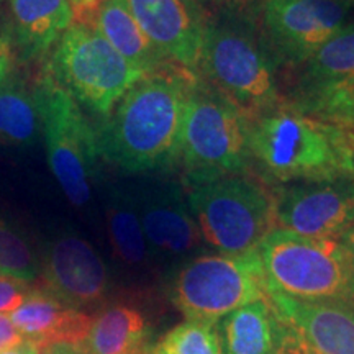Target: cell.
<instances>
[{"instance_id": "7c38bea8", "label": "cell", "mask_w": 354, "mask_h": 354, "mask_svg": "<svg viewBox=\"0 0 354 354\" xmlns=\"http://www.w3.org/2000/svg\"><path fill=\"white\" fill-rule=\"evenodd\" d=\"M43 287L61 302L91 315L107 302L110 274L91 243L66 233L46 248Z\"/></svg>"}, {"instance_id": "8fae6325", "label": "cell", "mask_w": 354, "mask_h": 354, "mask_svg": "<svg viewBox=\"0 0 354 354\" xmlns=\"http://www.w3.org/2000/svg\"><path fill=\"white\" fill-rule=\"evenodd\" d=\"M279 228L307 238H335L354 220V179L338 174L272 189Z\"/></svg>"}, {"instance_id": "6da1fadb", "label": "cell", "mask_w": 354, "mask_h": 354, "mask_svg": "<svg viewBox=\"0 0 354 354\" xmlns=\"http://www.w3.org/2000/svg\"><path fill=\"white\" fill-rule=\"evenodd\" d=\"M197 77L172 63L141 77L95 130L100 156L130 174L179 165L185 107Z\"/></svg>"}, {"instance_id": "9c48e42d", "label": "cell", "mask_w": 354, "mask_h": 354, "mask_svg": "<svg viewBox=\"0 0 354 354\" xmlns=\"http://www.w3.org/2000/svg\"><path fill=\"white\" fill-rule=\"evenodd\" d=\"M35 94L51 172L71 203L86 207L100 156L97 133L77 102L51 76L41 79Z\"/></svg>"}, {"instance_id": "603a6c76", "label": "cell", "mask_w": 354, "mask_h": 354, "mask_svg": "<svg viewBox=\"0 0 354 354\" xmlns=\"http://www.w3.org/2000/svg\"><path fill=\"white\" fill-rule=\"evenodd\" d=\"M41 127L37 94L25 87H0V141L7 145H30Z\"/></svg>"}, {"instance_id": "7402d4cb", "label": "cell", "mask_w": 354, "mask_h": 354, "mask_svg": "<svg viewBox=\"0 0 354 354\" xmlns=\"http://www.w3.org/2000/svg\"><path fill=\"white\" fill-rule=\"evenodd\" d=\"M109 238L113 254L122 264L131 269H148L154 256L141 225L136 198L117 194L107 209Z\"/></svg>"}, {"instance_id": "d6a6232c", "label": "cell", "mask_w": 354, "mask_h": 354, "mask_svg": "<svg viewBox=\"0 0 354 354\" xmlns=\"http://www.w3.org/2000/svg\"><path fill=\"white\" fill-rule=\"evenodd\" d=\"M97 2H99V0H69L71 7H73L74 10V19L81 15V13L87 12L91 7H94Z\"/></svg>"}, {"instance_id": "f546056e", "label": "cell", "mask_w": 354, "mask_h": 354, "mask_svg": "<svg viewBox=\"0 0 354 354\" xmlns=\"http://www.w3.org/2000/svg\"><path fill=\"white\" fill-rule=\"evenodd\" d=\"M338 241L339 245H342L344 253H346L349 263H351L354 269V220L348 225V228L339 234Z\"/></svg>"}, {"instance_id": "ffe728a7", "label": "cell", "mask_w": 354, "mask_h": 354, "mask_svg": "<svg viewBox=\"0 0 354 354\" xmlns=\"http://www.w3.org/2000/svg\"><path fill=\"white\" fill-rule=\"evenodd\" d=\"M13 38L24 55L46 53L73 25L69 0H10Z\"/></svg>"}, {"instance_id": "3957f363", "label": "cell", "mask_w": 354, "mask_h": 354, "mask_svg": "<svg viewBox=\"0 0 354 354\" xmlns=\"http://www.w3.org/2000/svg\"><path fill=\"white\" fill-rule=\"evenodd\" d=\"M343 128L308 117L290 105L246 115L250 167L274 187L344 174Z\"/></svg>"}, {"instance_id": "ba28073f", "label": "cell", "mask_w": 354, "mask_h": 354, "mask_svg": "<svg viewBox=\"0 0 354 354\" xmlns=\"http://www.w3.org/2000/svg\"><path fill=\"white\" fill-rule=\"evenodd\" d=\"M50 76L91 112L107 117L143 77L87 24H73L56 41Z\"/></svg>"}, {"instance_id": "2e32d148", "label": "cell", "mask_w": 354, "mask_h": 354, "mask_svg": "<svg viewBox=\"0 0 354 354\" xmlns=\"http://www.w3.org/2000/svg\"><path fill=\"white\" fill-rule=\"evenodd\" d=\"M223 354H302L294 330L269 297L223 318Z\"/></svg>"}, {"instance_id": "836d02e7", "label": "cell", "mask_w": 354, "mask_h": 354, "mask_svg": "<svg viewBox=\"0 0 354 354\" xmlns=\"http://www.w3.org/2000/svg\"><path fill=\"white\" fill-rule=\"evenodd\" d=\"M189 2L194 3V6H197V7L202 8V6L207 2V0H189Z\"/></svg>"}, {"instance_id": "4316f807", "label": "cell", "mask_w": 354, "mask_h": 354, "mask_svg": "<svg viewBox=\"0 0 354 354\" xmlns=\"http://www.w3.org/2000/svg\"><path fill=\"white\" fill-rule=\"evenodd\" d=\"M342 146V167L344 174L354 179V128H343Z\"/></svg>"}, {"instance_id": "30bf717a", "label": "cell", "mask_w": 354, "mask_h": 354, "mask_svg": "<svg viewBox=\"0 0 354 354\" xmlns=\"http://www.w3.org/2000/svg\"><path fill=\"white\" fill-rule=\"evenodd\" d=\"M354 0H264L261 30L279 69H299L353 21Z\"/></svg>"}, {"instance_id": "4dcf8cb0", "label": "cell", "mask_w": 354, "mask_h": 354, "mask_svg": "<svg viewBox=\"0 0 354 354\" xmlns=\"http://www.w3.org/2000/svg\"><path fill=\"white\" fill-rule=\"evenodd\" d=\"M0 354H43V348L37 343L30 342V339L21 338L19 343H15L10 348L3 349Z\"/></svg>"}, {"instance_id": "277c9868", "label": "cell", "mask_w": 354, "mask_h": 354, "mask_svg": "<svg viewBox=\"0 0 354 354\" xmlns=\"http://www.w3.org/2000/svg\"><path fill=\"white\" fill-rule=\"evenodd\" d=\"M256 250L268 290L300 302L354 307V269L335 238H307L276 227Z\"/></svg>"}, {"instance_id": "5bb4252c", "label": "cell", "mask_w": 354, "mask_h": 354, "mask_svg": "<svg viewBox=\"0 0 354 354\" xmlns=\"http://www.w3.org/2000/svg\"><path fill=\"white\" fill-rule=\"evenodd\" d=\"M131 15L167 63L198 76L203 10L189 0H127Z\"/></svg>"}, {"instance_id": "d6986e66", "label": "cell", "mask_w": 354, "mask_h": 354, "mask_svg": "<svg viewBox=\"0 0 354 354\" xmlns=\"http://www.w3.org/2000/svg\"><path fill=\"white\" fill-rule=\"evenodd\" d=\"M76 19L79 24L94 26L112 44L113 50L120 53L143 76L169 64L136 24L127 0H99Z\"/></svg>"}, {"instance_id": "9a60e30c", "label": "cell", "mask_w": 354, "mask_h": 354, "mask_svg": "<svg viewBox=\"0 0 354 354\" xmlns=\"http://www.w3.org/2000/svg\"><path fill=\"white\" fill-rule=\"evenodd\" d=\"M290 328L302 354H354V307L346 304L300 302L268 290Z\"/></svg>"}, {"instance_id": "e0dca14e", "label": "cell", "mask_w": 354, "mask_h": 354, "mask_svg": "<svg viewBox=\"0 0 354 354\" xmlns=\"http://www.w3.org/2000/svg\"><path fill=\"white\" fill-rule=\"evenodd\" d=\"M10 320L21 338L44 349L55 344H82L94 317L61 302L43 286H33L24 304L10 313Z\"/></svg>"}, {"instance_id": "52a82bcc", "label": "cell", "mask_w": 354, "mask_h": 354, "mask_svg": "<svg viewBox=\"0 0 354 354\" xmlns=\"http://www.w3.org/2000/svg\"><path fill=\"white\" fill-rule=\"evenodd\" d=\"M167 295L185 320L215 323L269 297L258 250L245 254H194L174 266Z\"/></svg>"}, {"instance_id": "83f0119b", "label": "cell", "mask_w": 354, "mask_h": 354, "mask_svg": "<svg viewBox=\"0 0 354 354\" xmlns=\"http://www.w3.org/2000/svg\"><path fill=\"white\" fill-rule=\"evenodd\" d=\"M20 339L21 336L15 326H13L10 317L0 315V353L3 349L13 346L15 343H19Z\"/></svg>"}, {"instance_id": "484cf974", "label": "cell", "mask_w": 354, "mask_h": 354, "mask_svg": "<svg viewBox=\"0 0 354 354\" xmlns=\"http://www.w3.org/2000/svg\"><path fill=\"white\" fill-rule=\"evenodd\" d=\"M33 286L10 277H0V315L12 313L24 304Z\"/></svg>"}, {"instance_id": "5b68a950", "label": "cell", "mask_w": 354, "mask_h": 354, "mask_svg": "<svg viewBox=\"0 0 354 354\" xmlns=\"http://www.w3.org/2000/svg\"><path fill=\"white\" fill-rule=\"evenodd\" d=\"M202 240L221 254H245L276 228L274 196L246 174L220 176L185 189Z\"/></svg>"}, {"instance_id": "1f68e13d", "label": "cell", "mask_w": 354, "mask_h": 354, "mask_svg": "<svg viewBox=\"0 0 354 354\" xmlns=\"http://www.w3.org/2000/svg\"><path fill=\"white\" fill-rule=\"evenodd\" d=\"M43 354H86L82 344L74 346V344H55L43 349Z\"/></svg>"}, {"instance_id": "4fadbf2b", "label": "cell", "mask_w": 354, "mask_h": 354, "mask_svg": "<svg viewBox=\"0 0 354 354\" xmlns=\"http://www.w3.org/2000/svg\"><path fill=\"white\" fill-rule=\"evenodd\" d=\"M136 207L154 259L177 264L197 254L202 236L183 184L165 180L149 185L136 198Z\"/></svg>"}, {"instance_id": "d4e9b609", "label": "cell", "mask_w": 354, "mask_h": 354, "mask_svg": "<svg viewBox=\"0 0 354 354\" xmlns=\"http://www.w3.org/2000/svg\"><path fill=\"white\" fill-rule=\"evenodd\" d=\"M38 276V263L33 251L20 234L0 221V277L33 282Z\"/></svg>"}, {"instance_id": "44dd1931", "label": "cell", "mask_w": 354, "mask_h": 354, "mask_svg": "<svg viewBox=\"0 0 354 354\" xmlns=\"http://www.w3.org/2000/svg\"><path fill=\"white\" fill-rule=\"evenodd\" d=\"M149 325L143 313L130 305H112L94 317L82 348L86 354H146Z\"/></svg>"}, {"instance_id": "f1b7e54d", "label": "cell", "mask_w": 354, "mask_h": 354, "mask_svg": "<svg viewBox=\"0 0 354 354\" xmlns=\"http://www.w3.org/2000/svg\"><path fill=\"white\" fill-rule=\"evenodd\" d=\"M12 68V50L6 39L0 38V87L7 81Z\"/></svg>"}, {"instance_id": "ac0fdd59", "label": "cell", "mask_w": 354, "mask_h": 354, "mask_svg": "<svg viewBox=\"0 0 354 354\" xmlns=\"http://www.w3.org/2000/svg\"><path fill=\"white\" fill-rule=\"evenodd\" d=\"M292 95L284 100L290 107H302L320 97L354 86V20L302 66Z\"/></svg>"}, {"instance_id": "cb8c5ba5", "label": "cell", "mask_w": 354, "mask_h": 354, "mask_svg": "<svg viewBox=\"0 0 354 354\" xmlns=\"http://www.w3.org/2000/svg\"><path fill=\"white\" fill-rule=\"evenodd\" d=\"M146 354H223L214 323L185 320L171 328Z\"/></svg>"}, {"instance_id": "8992f818", "label": "cell", "mask_w": 354, "mask_h": 354, "mask_svg": "<svg viewBox=\"0 0 354 354\" xmlns=\"http://www.w3.org/2000/svg\"><path fill=\"white\" fill-rule=\"evenodd\" d=\"M184 189L220 176L246 174V115L198 76L190 88L180 143Z\"/></svg>"}, {"instance_id": "7a4b0ae2", "label": "cell", "mask_w": 354, "mask_h": 354, "mask_svg": "<svg viewBox=\"0 0 354 354\" xmlns=\"http://www.w3.org/2000/svg\"><path fill=\"white\" fill-rule=\"evenodd\" d=\"M279 68L261 30V6L251 0H221L203 12L198 76L236 105L256 115L284 104Z\"/></svg>"}]
</instances>
